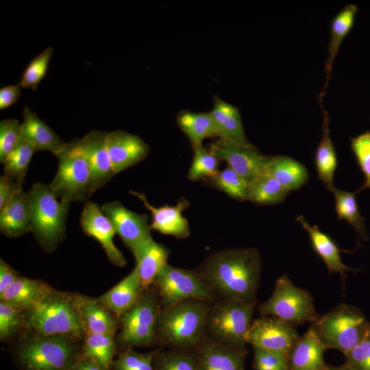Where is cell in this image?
Listing matches in <instances>:
<instances>
[{
    "instance_id": "obj_19",
    "label": "cell",
    "mask_w": 370,
    "mask_h": 370,
    "mask_svg": "<svg viewBox=\"0 0 370 370\" xmlns=\"http://www.w3.org/2000/svg\"><path fill=\"white\" fill-rule=\"evenodd\" d=\"M196 349L197 370H245L246 349L225 347L208 338Z\"/></svg>"
},
{
    "instance_id": "obj_5",
    "label": "cell",
    "mask_w": 370,
    "mask_h": 370,
    "mask_svg": "<svg viewBox=\"0 0 370 370\" xmlns=\"http://www.w3.org/2000/svg\"><path fill=\"white\" fill-rule=\"evenodd\" d=\"M258 301L221 299L210 305L206 319V338L221 345L246 349V337Z\"/></svg>"
},
{
    "instance_id": "obj_12",
    "label": "cell",
    "mask_w": 370,
    "mask_h": 370,
    "mask_svg": "<svg viewBox=\"0 0 370 370\" xmlns=\"http://www.w3.org/2000/svg\"><path fill=\"white\" fill-rule=\"evenodd\" d=\"M300 336L294 325L273 317H261L252 321L246 340L258 347L282 356L288 354Z\"/></svg>"
},
{
    "instance_id": "obj_45",
    "label": "cell",
    "mask_w": 370,
    "mask_h": 370,
    "mask_svg": "<svg viewBox=\"0 0 370 370\" xmlns=\"http://www.w3.org/2000/svg\"><path fill=\"white\" fill-rule=\"evenodd\" d=\"M23 310L4 301H0V338L10 337L19 328L21 323Z\"/></svg>"
},
{
    "instance_id": "obj_11",
    "label": "cell",
    "mask_w": 370,
    "mask_h": 370,
    "mask_svg": "<svg viewBox=\"0 0 370 370\" xmlns=\"http://www.w3.org/2000/svg\"><path fill=\"white\" fill-rule=\"evenodd\" d=\"M153 284L162 306H169L188 299L210 302L214 294L197 272L166 264Z\"/></svg>"
},
{
    "instance_id": "obj_34",
    "label": "cell",
    "mask_w": 370,
    "mask_h": 370,
    "mask_svg": "<svg viewBox=\"0 0 370 370\" xmlns=\"http://www.w3.org/2000/svg\"><path fill=\"white\" fill-rule=\"evenodd\" d=\"M335 199V210L338 220L347 221L363 240L369 238L365 219L360 214L357 201L356 192L344 191L335 188L332 191Z\"/></svg>"
},
{
    "instance_id": "obj_16",
    "label": "cell",
    "mask_w": 370,
    "mask_h": 370,
    "mask_svg": "<svg viewBox=\"0 0 370 370\" xmlns=\"http://www.w3.org/2000/svg\"><path fill=\"white\" fill-rule=\"evenodd\" d=\"M106 133L92 130L77 143L91 171V195L116 174L106 143Z\"/></svg>"
},
{
    "instance_id": "obj_10",
    "label": "cell",
    "mask_w": 370,
    "mask_h": 370,
    "mask_svg": "<svg viewBox=\"0 0 370 370\" xmlns=\"http://www.w3.org/2000/svg\"><path fill=\"white\" fill-rule=\"evenodd\" d=\"M161 308L158 293L142 292L136 303L120 317L119 343L129 348L156 342L157 321Z\"/></svg>"
},
{
    "instance_id": "obj_50",
    "label": "cell",
    "mask_w": 370,
    "mask_h": 370,
    "mask_svg": "<svg viewBox=\"0 0 370 370\" xmlns=\"http://www.w3.org/2000/svg\"><path fill=\"white\" fill-rule=\"evenodd\" d=\"M70 370H103L90 359L79 358Z\"/></svg>"
},
{
    "instance_id": "obj_15",
    "label": "cell",
    "mask_w": 370,
    "mask_h": 370,
    "mask_svg": "<svg viewBox=\"0 0 370 370\" xmlns=\"http://www.w3.org/2000/svg\"><path fill=\"white\" fill-rule=\"evenodd\" d=\"M80 225L86 235L99 241L112 264L120 267L126 264L125 256L114 243L115 230L97 204L90 201L85 203L80 215Z\"/></svg>"
},
{
    "instance_id": "obj_49",
    "label": "cell",
    "mask_w": 370,
    "mask_h": 370,
    "mask_svg": "<svg viewBox=\"0 0 370 370\" xmlns=\"http://www.w3.org/2000/svg\"><path fill=\"white\" fill-rule=\"evenodd\" d=\"M18 273L3 260H0V295L18 278Z\"/></svg>"
},
{
    "instance_id": "obj_32",
    "label": "cell",
    "mask_w": 370,
    "mask_h": 370,
    "mask_svg": "<svg viewBox=\"0 0 370 370\" xmlns=\"http://www.w3.org/2000/svg\"><path fill=\"white\" fill-rule=\"evenodd\" d=\"M290 191L273 177L262 172L249 184L248 201L258 205H273L282 202Z\"/></svg>"
},
{
    "instance_id": "obj_28",
    "label": "cell",
    "mask_w": 370,
    "mask_h": 370,
    "mask_svg": "<svg viewBox=\"0 0 370 370\" xmlns=\"http://www.w3.org/2000/svg\"><path fill=\"white\" fill-rule=\"evenodd\" d=\"M137 271L143 290L153 283L161 269L168 264L169 250L151 240L133 253Z\"/></svg>"
},
{
    "instance_id": "obj_39",
    "label": "cell",
    "mask_w": 370,
    "mask_h": 370,
    "mask_svg": "<svg viewBox=\"0 0 370 370\" xmlns=\"http://www.w3.org/2000/svg\"><path fill=\"white\" fill-rule=\"evenodd\" d=\"M53 49L48 47L36 56L24 70L18 86L23 88L36 90L42 79L47 75Z\"/></svg>"
},
{
    "instance_id": "obj_47",
    "label": "cell",
    "mask_w": 370,
    "mask_h": 370,
    "mask_svg": "<svg viewBox=\"0 0 370 370\" xmlns=\"http://www.w3.org/2000/svg\"><path fill=\"white\" fill-rule=\"evenodd\" d=\"M22 188V184L13 181L5 175L0 177V209H2L12 196Z\"/></svg>"
},
{
    "instance_id": "obj_36",
    "label": "cell",
    "mask_w": 370,
    "mask_h": 370,
    "mask_svg": "<svg viewBox=\"0 0 370 370\" xmlns=\"http://www.w3.org/2000/svg\"><path fill=\"white\" fill-rule=\"evenodd\" d=\"M35 148L22 139L17 147L3 161L4 175L20 184H23Z\"/></svg>"
},
{
    "instance_id": "obj_41",
    "label": "cell",
    "mask_w": 370,
    "mask_h": 370,
    "mask_svg": "<svg viewBox=\"0 0 370 370\" xmlns=\"http://www.w3.org/2000/svg\"><path fill=\"white\" fill-rule=\"evenodd\" d=\"M350 147L365 176V182L356 193L370 189V131L350 138Z\"/></svg>"
},
{
    "instance_id": "obj_29",
    "label": "cell",
    "mask_w": 370,
    "mask_h": 370,
    "mask_svg": "<svg viewBox=\"0 0 370 370\" xmlns=\"http://www.w3.org/2000/svg\"><path fill=\"white\" fill-rule=\"evenodd\" d=\"M51 291L49 286L40 280L19 276L0 295V300L22 310H29Z\"/></svg>"
},
{
    "instance_id": "obj_52",
    "label": "cell",
    "mask_w": 370,
    "mask_h": 370,
    "mask_svg": "<svg viewBox=\"0 0 370 370\" xmlns=\"http://www.w3.org/2000/svg\"><path fill=\"white\" fill-rule=\"evenodd\" d=\"M256 370H278L272 368L264 367H254Z\"/></svg>"
},
{
    "instance_id": "obj_24",
    "label": "cell",
    "mask_w": 370,
    "mask_h": 370,
    "mask_svg": "<svg viewBox=\"0 0 370 370\" xmlns=\"http://www.w3.org/2000/svg\"><path fill=\"white\" fill-rule=\"evenodd\" d=\"M213 120L217 136L225 140L243 145H251L248 141L238 109L218 97L210 112Z\"/></svg>"
},
{
    "instance_id": "obj_37",
    "label": "cell",
    "mask_w": 370,
    "mask_h": 370,
    "mask_svg": "<svg viewBox=\"0 0 370 370\" xmlns=\"http://www.w3.org/2000/svg\"><path fill=\"white\" fill-rule=\"evenodd\" d=\"M211 180L217 188L233 199L241 201H248V183L230 167L219 171Z\"/></svg>"
},
{
    "instance_id": "obj_40",
    "label": "cell",
    "mask_w": 370,
    "mask_h": 370,
    "mask_svg": "<svg viewBox=\"0 0 370 370\" xmlns=\"http://www.w3.org/2000/svg\"><path fill=\"white\" fill-rule=\"evenodd\" d=\"M154 367L155 370H197L195 354L173 349L158 355Z\"/></svg>"
},
{
    "instance_id": "obj_14",
    "label": "cell",
    "mask_w": 370,
    "mask_h": 370,
    "mask_svg": "<svg viewBox=\"0 0 370 370\" xmlns=\"http://www.w3.org/2000/svg\"><path fill=\"white\" fill-rule=\"evenodd\" d=\"M210 151L249 184L264 172L269 156L253 145H243L219 138L211 144Z\"/></svg>"
},
{
    "instance_id": "obj_9",
    "label": "cell",
    "mask_w": 370,
    "mask_h": 370,
    "mask_svg": "<svg viewBox=\"0 0 370 370\" xmlns=\"http://www.w3.org/2000/svg\"><path fill=\"white\" fill-rule=\"evenodd\" d=\"M16 358L23 370H70L79 358L73 339L37 336L21 345Z\"/></svg>"
},
{
    "instance_id": "obj_27",
    "label": "cell",
    "mask_w": 370,
    "mask_h": 370,
    "mask_svg": "<svg viewBox=\"0 0 370 370\" xmlns=\"http://www.w3.org/2000/svg\"><path fill=\"white\" fill-rule=\"evenodd\" d=\"M319 102L323 112L322 136L314 153V164L318 178L328 190L332 191L336 188L334 177L337 167V157L330 137L328 113L323 106V101Z\"/></svg>"
},
{
    "instance_id": "obj_21",
    "label": "cell",
    "mask_w": 370,
    "mask_h": 370,
    "mask_svg": "<svg viewBox=\"0 0 370 370\" xmlns=\"http://www.w3.org/2000/svg\"><path fill=\"white\" fill-rule=\"evenodd\" d=\"M295 220L308 234L313 249L324 262L330 273H338L345 280L347 272L357 271L343 263L340 254L346 251L341 249L330 236L321 232L317 225H310L301 214L297 216Z\"/></svg>"
},
{
    "instance_id": "obj_35",
    "label": "cell",
    "mask_w": 370,
    "mask_h": 370,
    "mask_svg": "<svg viewBox=\"0 0 370 370\" xmlns=\"http://www.w3.org/2000/svg\"><path fill=\"white\" fill-rule=\"evenodd\" d=\"M115 354L114 334H87L83 346V356L90 359L103 370L113 365Z\"/></svg>"
},
{
    "instance_id": "obj_13",
    "label": "cell",
    "mask_w": 370,
    "mask_h": 370,
    "mask_svg": "<svg viewBox=\"0 0 370 370\" xmlns=\"http://www.w3.org/2000/svg\"><path fill=\"white\" fill-rule=\"evenodd\" d=\"M101 210L132 254L153 240L147 215L134 212L117 201L104 204Z\"/></svg>"
},
{
    "instance_id": "obj_4",
    "label": "cell",
    "mask_w": 370,
    "mask_h": 370,
    "mask_svg": "<svg viewBox=\"0 0 370 370\" xmlns=\"http://www.w3.org/2000/svg\"><path fill=\"white\" fill-rule=\"evenodd\" d=\"M32 212V232L45 251L64 239L70 203L61 201L49 184H34L27 193Z\"/></svg>"
},
{
    "instance_id": "obj_23",
    "label": "cell",
    "mask_w": 370,
    "mask_h": 370,
    "mask_svg": "<svg viewBox=\"0 0 370 370\" xmlns=\"http://www.w3.org/2000/svg\"><path fill=\"white\" fill-rule=\"evenodd\" d=\"M21 123L22 138L37 151H48L56 156L66 146L56 134L37 114L25 106Z\"/></svg>"
},
{
    "instance_id": "obj_8",
    "label": "cell",
    "mask_w": 370,
    "mask_h": 370,
    "mask_svg": "<svg viewBox=\"0 0 370 370\" xmlns=\"http://www.w3.org/2000/svg\"><path fill=\"white\" fill-rule=\"evenodd\" d=\"M258 310L262 317H273L293 325L314 323L321 317L310 293L286 274L278 278L271 297Z\"/></svg>"
},
{
    "instance_id": "obj_1",
    "label": "cell",
    "mask_w": 370,
    "mask_h": 370,
    "mask_svg": "<svg viewBox=\"0 0 370 370\" xmlns=\"http://www.w3.org/2000/svg\"><path fill=\"white\" fill-rule=\"evenodd\" d=\"M262 266L256 248L229 249L207 258L197 273L214 295L253 302L257 301Z\"/></svg>"
},
{
    "instance_id": "obj_30",
    "label": "cell",
    "mask_w": 370,
    "mask_h": 370,
    "mask_svg": "<svg viewBox=\"0 0 370 370\" xmlns=\"http://www.w3.org/2000/svg\"><path fill=\"white\" fill-rule=\"evenodd\" d=\"M264 171L288 191L298 190L309 177L308 171L303 164L285 156H269Z\"/></svg>"
},
{
    "instance_id": "obj_3",
    "label": "cell",
    "mask_w": 370,
    "mask_h": 370,
    "mask_svg": "<svg viewBox=\"0 0 370 370\" xmlns=\"http://www.w3.org/2000/svg\"><path fill=\"white\" fill-rule=\"evenodd\" d=\"M26 323L38 336H62L81 338L85 333L79 299L51 291L28 310Z\"/></svg>"
},
{
    "instance_id": "obj_46",
    "label": "cell",
    "mask_w": 370,
    "mask_h": 370,
    "mask_svg": "<svg viewBox=\"0 0 370 370\" xmlns=\"http://www.w3.org/2000/svg\"><path fill=\"white\" fill-rule=\"evenodd\" d=\"M254 367H264L278 370H288V360L279 354L261 347H253Z\"/></svg>"
},
{
    "instance_id": "obj_18",
    "label": "cell",
    "mask_w": 370,
    "mask_h": 370,
    "mask_svg": "<svg viewBox=\"0 0 370 370\" xmlns=\"http://www.w3.org/2000/svg\"><path fill=\"white\" fill-rule=\"evenodd\" d=\"M130 193L142 201L145 207L151 212V229L180 239L190 235L188 221L182 215V211L189 206L186 199L180 200L175 206L165 205L156 208L149 203L144 194L134 191Z\"/></svg>"
},
{
    "instance_id": "obj_2",
    "label": "cell",
    "mask_w": 370,
    "mask_h": 370,
    "mask_svg": "<svg viewBox=\"0 0 370 370\" xmlns=\"http://www.w3.org/2000/svg\"><path fill=\"white\" fill-rule=\"evenodd\" d=\"M208 303L188 299L162 307L157 321V341L173 349H197L206 338Z\"/></svg>"
},
{
    "instance_id": "obj_42",
    "label": "cell",
    "mask_w": 370,
    "mask_h": 370,
    "mask_svg": "<svg viewBox=\"0 0 370 370\" xmlns=\"http://www.w3.org/2000/svg\"><path fill=\"white\" fill-rule=\"evenodd\" d=\"M154 353H140L132 347L120 354L113 362L114 370H155Z\"/></svg>"
},
{
    "instance_id": "obj_7",
    "label": "cell",
    "mask_w": 370,
    "mask_h": 370,
    "mask_svg": "<svg viewBox=\"0 0 370 370\" xmlns=\"http://www.w3.org/2000/svg\"><path fill=\"white\" fill-rule=\"evenodd\" d=\"M58 166L49 186L62 201H86L91 195V171L77 140L66 143L56 156Z\"/></svg>"
},
{
    "instance_id": "obj_33",
    "label": "cell",
    "mask_w": 370,
    "mask_h": 370,
    "mask_svg": "<svg viewBox=\"0 0 370 370\" xmlns=\"http://www.w3.org/2000/svg\"><path fill=\"white\" fill-rule=\"evenodd\" d=\"M177 123L190 140L193 147L202 145V141L206 138L217 136L210 112H182L177 117Z\"/></svg>"
},
{
    "instance_id": "obj_6",
    "label": "cell",
    "mask_w": 370,
    "mask_h": 370,
    "mask_svg": "<svg viewBox=\"0 0 370 370\" xmlns=\"http://www.w3.org/2000/svg\"><path fill=\"white\" fill-rule=\"evenodd\" d=\"M312 326L327 349L345 355L356 346L370 330V323L356 307L340 304Z\"/></svg>"
},
{
    "instance_id": "obj_44",
    "label": "cell",
    "mask_w": 370,
    "mask_h": 370,
    "mask_svg": "<svg viewBox=\"0 0 370 370\" xmlns=\"http://www.w3.org/2000/svg\"><path fill=\"white\" fill-rule=\"evenodd\" d=\"M345 356V364L352 370H370V330L363 339Z\"/></svg>"
},
{
    "instance_id": "obj_22",
    "label": "cell",
    "mask_w": 370,
    "mask_h": 370,
    "mask_svg": "<svg viewBox=\"0 0 370 370\" xmlns=\"http://www.w3.org/2000/svg\"><path fill=\"white\" fill-rule=\"evenodd\" d=\"M0 230L8 237H18L32 232V212L27 193L17 191L1 209Z\"/></svg>"
},
{
    "instance_id": "obj_20",
    "label": "cell",
    "mask_w": 370,
    "mask_h": 370,
    "mask_svg": "<svg viewBox=\"0 0 370 370\" xmlns=\"http://www.w3.org/2000/svg\"><path fill=\"white\" fill-rule=\"evenodd\" d=\"M326 349L311 325L291 349L288 356V370H324L327 366L324 360Z\"/></svg>"
},
{
    "instance_id": "obj_38",
    "label": "cell",
    "mask_w": 370,
    "mask_h": 370,
    "mask_svg": "<svg viewBox=\"0 0 370 370\" xmlns=\"http://www.w3.org/2000/svg\"><path fill=\"white\" fill-rule=\"evenodd\" d=\"M193 159L188 174L189 180L196 181L214 177L219 172L221 160L210 150L203 147L202 145L193 147Z\"/></svg>"
},
{
    "instance_id": "obj_26",
    "label": "cell",
    "mask_w": 370,
    "mask_h": 370,
    "mask_svg": "<svg viewBox=\"0 0 370 370\" xmlns=\"http://www.w3.org/2000/svg\"><path fill=\"white\" fill-rule=\"evenodd\" d=\"M358 10V6L356 4H347L335 15L331 21L330 39L328 46V57L325 63V80L323 90L318 97V100H323L329 83L333 62L343 40L349 33L354 25Z\"/></svg>"
},
{
    "instance_id": "obj_31",
    "label": "cell",
    "mask_w": 370,
    "mask_h": 370,
    "mask_svg": "<svg viewBox=\"0 0 370 370\" xmlns=\"http://www.w3.org/2000/svg\"><path fill=\"white\" fill-rule=\"evenodd\" d=\"M81 319L87 334H114L116 321L99 301L79 299Z\"/></svg>"
},
{
    "instance_id": "obj_25",
    "label": "cell",
    "mask_w": 370,
    "mask_h": 370,
    "mask_svg": "<svg viewBox=\"0 0 370 370\" xmlns=\"http://www.w3.org/2000/svg\"><path fill=\"white\" fill-rule=\"evenodd\" d=\"M143 290L134 268L120 282L103 294L98 301L117 317H121L136 303Z\"/></svg>"
},
{
    "instance_id": "obj_43",
    "label": "cell",
    "mask_w": 370,
    "mask_h": 370,
    "mask_svg": "<svg viewBox=\"0 0 370 370\" xmlns=\"http://www.w3.org/2000/svg\"><path fill=\"white\" fill-rule=\"evenodd\" d=\"M21 124L15 119H5L0 122V162L17 147L22 140Z\"/></svg>"
},
{
    "instance_id": "obj_48",
    "label": "cell",
    "mask_w": 370,
    "mask_h": 370,
    "mask_svg": "<svg viewBox=\"0 0 370 370\" xmlns=\"http://www.w3.org/2000/svg\"><path fill=\"white\" fill-rule=\"evenodd\" d=\"M21 95L18 85H8L0 89V109L8 108L14 104Z\"/></svg>"
},
{
    "instance_id": "obj_51",
    "label": "cell",
    "mask_w": 370,
    "mask_h": 370,
    "mask_svg": "<svg viewBox=\"0 0 370 370\" xmlns=\"http://www.w3.org/2000/svg\"><path fill=\"white\" fill-rule=\"evenodd\" d=\"M324 370H352V369L350 367H349L346 364L344 363L343 365L338 367L327 365Z\"/></svg>"
},
{
    "instance_id": "obj_17",
    "label": "cell",
    "mask_w": 370,
    "mask_h": 370,
    "mask_svg": "<svg viewBox=\"0 0 370 370\" xmlns=\"http://www.w3.org/2000/svg\"><path fill=\"white\" fill-rule=\"evenodd\" d=\"M106 143L116 174L143 160L149 152L140 137L121 130L106 133Z\"/></svg>"
}]
</instances>
